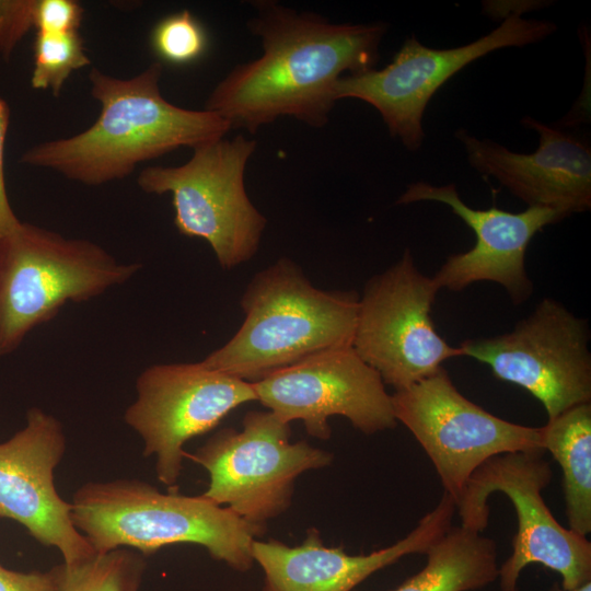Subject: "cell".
I'll return each instance as SVG.
<instances>
[{
    "instance_id": "7402d4cb",
    "label": "cell",
    "mask_w": 591,
    "mask_h": 591,
    "mask_svg": "<svg viewBox=\"0 0 591 591\" xmlns=\"http://www.w3.org/2000/svg\"><path fill=\"white\" fill-rule=\"evenodd\" d=\"M89 65L91 60L79 32H36L31 86L34 90H49L54 96H58L71 73Z\"/></svg>"
},
{
    "instance_id": "4316f807",
    "label": "cell",
    "mask_w": 591,
    "mask_h": 591,
    "mask_svg": "<svg viewBox=\"0 0 591 591\" xmlns=\"http://www.w3.org/2000/svg\"><path fill=\"white\" fill-rule=\"evenodd\" d=\"M0 591H60L56 568L21 572L10 570L0 563Z\"/></svg>"
},
{
    "instance_id": "2e32d148",
    "label": "cell",
    "mask_w": 591,
    "mask_h": 591,
    "mask_svg": "<svg viewBox=\"0 0 591 591\" xmlns=\"http://www.w3.org/2000/svg\"><path fill=\"white\" fill-rule=\"evenodd\" d=\"M417 201L449 206L476 237L471 250L449 256L432 276L438 288L461 291L474 282L493 281L502 286L517 305L525 302L534 289L525 269L531 240L545 227L566 218L558 211L536 207H528L521 212L496 207L474 209L461 199L454 184L412 183L396 204Z\"/></svg>"
},
{
    "instance_id": "d6986e66",
    "label": "cell",
    "mask_w": 591,
    "mask_h": 591,
    "mask_svg": "<svg viewBox=\"0 0 591 591\" xmlns=\"http://www.w3.org/2000/svg\"><path fill=\"white\" fill-rule=\"evenodd\" d=\"M425 554V567L392 591H472L498 578L495 541L462 525L451 526Z\"/></svg>"
},
{
    "instance_id": "7a4b0ae2",
    "label": "cell",
    "mask_w": 591,
    "mask_h": 591,
    "mask_svg": "<svg viewBox=\"0 0 591 591\" xmlns=\"http://www.w3.org/2000/svg\"><path fill=\"white\" fill-rule=\"evenodd\" d=\"M161 61L129 79L92 68L90 92L100 115L84 131L40 142L25 150L20 163L51 170L88 186L129 176L140 163L178 148L223 138L230 124L216 113L178 107L163 97Z\"/></svg>"
},
{
    "instance_id": "44dd1931",
    "label": "cell",
    "mask_w": 591,
    "mask_h": 591,
    "mask_svg": "<svg viewBox=\"0 0 591 591\" xmlns=\"http://www.w3.org/2000/svg\"><path fill=\"white\" fill-rule=\"evenodd\" d=\"M60 591H140L143 555L120 547L76 566H55Z\"/></svg>"
},
{
    "instance_id": "ba28073f",
    "label": "cell",
    "mask_w": 591,
    "mask_h": 591,
    "mask_svg": "<svg viewBox=\"0 0 591 591\" xmlns=\"http://www.w3.org/2000/svg\"><path fill=\"white\" fill-rule=\"evenodd\" d=\"M242 425V431H218L186 457L209 473L204 497L264 525L289 507L294 479L328 465L332 455L305 441L291 442L289 424L269 410L247 413Z\"/></svg>"
},
{
    "instance_id": "e0dca14e",
    "label": "cell",
    "mask_w": 591,
    "mask_h": 591,
    "mask_svg": "<svg viewBox=\"0 0 591 591\" xmlns=\"http://www.w3.org/2000/svg\"><path fill=\"white\" fill-rule=\"evenodd\" d=\"M538 134V147L518 153L461 128L455 137L468 163L491 176L529 207L546 208L566 218L591 207V149L581 138L535 118L521 119Z\"/></svg>"
},
{
    "instance_id": "f1b7e54d",
    "label": "cell",
    "mask_w": 591,
    "mask_h": 591,
    "mask_svg": "<svg viewBox=\"0 0 591 591\" xmlns=\"http://www.w3.org/2000/svg\"><path fill=\"white\" fill-rule=\"evenodd\" d=\"M514 591H519V589H515Z\"/></svg>"
},
{
    "instance_id": "9a60e30c",
    "label": "cell",
    "mask_w": 591,
    "mask_h": 591,
    "mask_svg": "<svg viewBox=\"0 0 591 591\" xmlns=\"http://www.w3.org/2000/svg\"><path fill=\"white\" fill-rule=\"evenodd\" d=\"M66 448L60 421L30 408L25 427L0 443V518L19 522L38 543L56 547L63 564L76 566L96 553L73 525L71 502L54 484Z\"/></svg>"
},
{
    "instance_id": "52a82bcc",
    "label": "cell",
    "mask_w": 591,
    "mask_h": 591,
    "mask_svg": "<svg viewBox=\"0 0 591 591\" xmlns=\"http://www.w3.org/2000/svg\"><path fill=\"white\" fill-rule=\"evenodd\" d=\"M256 146L242 135L223 137L195 147L182 165L148 166L137 178L148 194L172 195L178 232L208 242L224 269L250 260L266 228L244 184Z\"/></svg>"
},
{
    "instance_id": "5bb4252c",
    "label": "cell",
    "mask_w": 591,
    "mask_h": 591,
    "mask_svg": "<svg viewBox=\"0 0 591 591\" xmlns=\"http://www.w3.org/2000/svg\"><path fill=\"white\" fill-rule=\"evenodd\" d=\"M256 401L280 420H301L309 434L328 439L331 416L366 434L396 427L380 374L351 346L328 349L251 382Z\"/></svg>"
},
{
    "instance_id": "ffe728a7",
    "label": "cell",
    "mask_w": 591,
    "mask_h": 591,
    "mask_svg": "<svg viewBox=\"0 0 591 591\" xmlns=\"http://www.w3.org/2000/svg\"><path fill=\"white\" fill-rule=\"evenodd\" d=\"M543 449L563 472L569 530L591 532V403L573 406L542 427Z\"/></svg>"
},
{
    "instance_id": "8992f818",
    "label": "cell",
    "mask_w": 591,
    "mask_h": 591,
    "mask_svg": "<svg viewBox=\"0 0 591 591\" xmlns=\"http://www.w3.org/2000/svg\"><path fill=\"white\" fill-rule=\"evenodd\" d=\"M543 453L517 451L490 457L472 474L455 503L461 525L482 533L489 520V496L502 493L512 502L518 529L512 553L498 568L501 591L518 589L520 573L530 564L559 573L566 590L591 581V543L559 524L542 496L553 477Z\"/></svg>"
},
{
    "instance_id": "7c38bea8",
    "label": "cell",
    "mask_w": 591,
    "mask_h": 591,
    "mask_svg": "<svg viewBox=\"0 0 591 591\" xmlns=\"http://www.w3.org/2000/svg\"><path fill=\"white\" fill-rule=\"evenodd\" d=\"M587 321L544 298L505 334L468 338L462 355L489 367L505 382L524 389L544 407L547 420L591 403V354Z\"/></svg>"
},
{
    "instance_id": "603a6c76",
    "label": "cell",
    "mask_w": 591,
    "mask_h": 591,
    "mask_svg": "<svg viewBox=\"0 0 591 591\" xmlns=\"http://www.w3.org/2000/svg\"><path fill=\"white\" fill-rule=\"evenodd\" d=\"M150 45L154 54L172 65H188L207 50L208 36L202 24L188 11L171 13L153 26Z\"/></svg>"
},
{
    "instance_id": "4fadbf2b",
    "label": "cell",
    "mask_w": 591,
    "mask_h": 591,
    "mask_svg": "<svg viewBox=\"0 0 591 591\" xmlns=\"http://www.w3.org/2000/svg\"><path fill=\"white\" fill-rule=\"evenodd\" d=\"M137 397L125 422L143 441V455H155L159 480L176 484L186 457L184 444L215 428L237 406L256 401L251 382L196 363H160L136 381Z\"/></svg>"
},
{
    "instance_id": "5b68a950",
    "label": "cell",
    "mask_w": 591,
    "mask_h": 591,
    "mask_svg": "<svg viewBox=\"0 0 591 591\" xmlns=\"http://www.w3.org/2000/svg\"><path fill=\"white\" fill-rule=\"evenodd\" d=\"M140 267L117 262L92 241L22 222L0 239V357L15 351L68 302L100 297Z\"/></svg>"
},
{
    "instance_id": "484cf974",
    "label": "cell",
    "mask_w": 591,
    "mask_h": 591,
    "mask_svg": "<svg viewBox=\"0 0 591 591\" xmlns=\"http://www.w3.org/2000/svg\"><path fill=\"white\" fill-rule=\"evenodd\" d=\"M10 123V107L0 97V239L14 232L22 223L16 217L7 193L4 175V149Z\"/></svg>"
},
{
    "instance_id": "ac0fdd59",
    "label": "cell",
    "mask_w": 591,
    "mask_h": 591,
    "mask_svg": "<svg viewBox=\"0 0 591 591\" xmlns=\"http://www.w3.org/2000/svg\"><path fill=\"white\" fill-rule=\"evenodd\" d=\"M455 511L453 498L444 493L404 538L368 555L327 547L315 529L309 530L303 543L296 547L255 540L252 555L265 572L263 591H350L402 557L425 554L452 526Z\"/></svg>"
},
{
    "instance_id": "8fae6325",
    "label": "cell",
    "mask_w": 591,
    "mask_h": 591,
    "mask_svg": "<svg viewBox=\"0 0 591 591\" xmlns=\"http://www.w3.org/2000/svg\"><path fill=\"white\" fill-rule=\"evenodd\" d=\"M556 30L554 22L511 13L487 35L460 47H427L413 35L384 68L343 76L336 83L335 96L337 101L350 97L372 105L391 137L415 151L425 138L426 106L451 77L494 50L534 44Z\"/></svg>"
},
{
    "instance_id": "3957f363",
    "label": "cell",
    "mask_w": 591,
    "mask_h": 591,
    "mask_svg": "<svg viewBox=\"0 0 591 591\" xmlns=\"http://www.w3.org/2000/svg\"><path fill=\"white\" fill-rule=\"evenodd\" d=\"M358 306L356 292L317 289L296 263L280 258L253 277L241 299V327L201 362L256 382L315 354L351 346Z\"/></svg>"
},
{
    "instance_id": "d4e9b609",
    "label": "cell",
    "mask_w": 591,
    "mask_h": 591,
    "mask_svg": "<svg viewBox=\"0 0 591 591\" xmlns=\"http://www.w3.org/2000/svg\"><path fill=\"white\" fill-rule=\"evenodd\" d=\"M84 9L74 0H35L34 28L40 33L79 32Z\"/></svg>"
},
{
    "instance_id": "9c48e42d",
    "label": "cell",
    "mask_w": 591,
    "mask_h": 591,
    "mask_svg": "<svg viewBox=\"0 0 591 591\" xmlns=\"http://www.w3.org/2000/svg\"><path fill=\"white\" fill-rule=\"evenodd\" d=\"M439 290L406 250L393 266L372 277L359 297L351 347L395 391L463 356L438 333L431 317Z\"/></svg>"
},
{
    "instance_id": "83f0119b",
    "label": "cell",
    "mask_w": 591,
    "mask_h": 591,
    "mask_svg": "<svg viewBox=\"0 0 591 591\" xmlns=\"http://www.w3.org/2000/svg\"><path fill=\"white\" fill-rule=\"evenodd\" d=\"M548 591H591V581L570 590H566L558 582H554Z\"/></svg>"
},
{
    "instance_id": "cb8c5ba5",
    "label": "cell",
    "mask_w": 591,
    "mask_h": 591,
    "mask_svg": "<svg viewBox=\"0 0 591 591\" xmlns=\"http://www.w3.org/2000/svg\"><path fill=\"white\" fill-rule=\"evenodd\" d=\"M35 0H0V55L9 59L34 27Z\"/></svg>"
},
{
    "instance_id": "30bf717a",
    "label": "cell",
    "mask_w": 591,
    "mask_h": 591,
    "mask_svg": "<svg viewBox=\"0 0 591 591\" xmlns=\"http://www.w3.org/2000/svg\"><path fill=\"white\" fill-rule=\"evenodd\" d=\"M391 399L396 421L425 450L455 503L472 474L490 457L544 451L542 427L514 424L476 405L456 389L443 367L396 390Z\"/></svg>"
},
{
    "instance_id": "277c9868",
    "label": "cell",
    "mask_w": 591,
    "mask_h": 591,
    "mask_svg": "<svg viewBox=\"0 0 591 591\" xmlns=\"http://www.w3.org/2000/svg\"><path fill=\"white\" fill-rule=\"evenodd\" d=\"M71 520L96 554L127 547L151 555L173 544H196L212 558L245 571L264 525L201 496L160 493L139 479L90 482L71 502Z\"/></svg>"
},
{
    "instance_id": "6da1fadb",
    "label": "cell",
    "mask_w": 591,
    "mask_h": 591,
    "mask_svg": "<svg viewBox=\"0 0 591 591\" xmlns=\"http://www.w3.org/2000/svg\"><path fill=\"white\" fill-rule=\"evenodd\" d=\"M250 3L256 14L247 28L259 37L263 54L217 83L205 109L250 134L285 116L324 127L337 102V81L374 68L387 24L333 23L274 0Z\"/></svg>"
}]
</instances>
